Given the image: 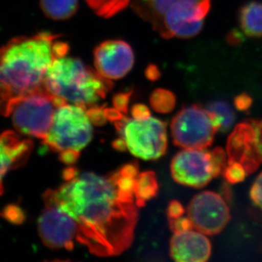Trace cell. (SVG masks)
<instances>
[{
	"label": "cell",
	"instance_id": "cell-3",
	"mask_svg": "<svg viewBox=\"0 0 262 262\" xmlns=\"http://www.w3.org/2000/svg\"><path fill=\"white\" fill-rule=\"evenodd\" d=\"M45 86L53 95L88 110L105 98L113 82L81 59L64 55L50 66Z\"/></svg>",
	"mask_w": 262,
	"mask_h": 262
},
{
	"label": "cell",
	"instance_id": "cell-14",
	"mask_svg": "<svg viewBox=\"0 0 262 262\" xmlns=\"http://www.w3.org/2000/svg\"><path fill=\"white\" fill-rule=\"evenodd\" d=\"M211 245L201 232L183 231L171 237L170 255L175 261L204 262L209 260Z\"/></svg>",
	"mask_w": 262,
	"mask_h": 262
},
{
	"label": "cell",
	"instance_id": "cell-34",
	"mask_svg": "<svg viewBox=\"0 0 262 262\" xmlns=\"http://www.w3.org/2000/svg\"><path fill=\"white\" fill-rule=\"evenodd\" d=\"M146 76H147L148 79L156 81L160 77V72L156 67H149L146 71Z\"/></svg>",
	"mask_w": 262,
	"mask_h": 262
},
{
	"label": "cell",
	"instance_id": "cell-19",
	"mask_svg": "<svg viewBox=\"0 0 262 262\" xmlns=\"http://www.w3.org/2000/svg\"><path fill=\"white\" fill-rule=\"evenodd\" d=\"M89 7L99 16L111 18L125 10L130 0H85Z\"/></svg>",
	"mask_w": 262,
	"mask_h": 262
},
{
	"label": "cell",
	"instance_id": "cell-21",
	"mask_svg": "<svg viewBox=\"0 0 262 262\" xmlns=\"http://www.w3.org/2000/svg\"><path fill=\"white\" fill-rule=\"evenodd\" d=\"M207 111L215 115L221 122V131L227 132L231 128L234 121V114L229 104L226 102H213L208 105Z\"/></svg>",
	"mask_w": 262,
	"mask_h": 262
},
{
	"label": "cell",
	"instance_id": "cell-13",
	"mask_svg": "<svg viewBox=\"0 0 262 262\" xmlns=\"http://www.w3.org/2000/svg\"><path fill=\"white\" fill-rule=\"evenodd\" d=\"M227 152L228 163L238 162L245 167L246 173H253L259 168L262 160L258 149L255 126L250 120L236 126L228 138Z\"/></svg>",
	"mask_w": 262,
	"mask_h": 262
},
{
	"label": "cell",
	"instance_id": "cell-16",
	"mask_svg": "<svg viewBox=\"0 0 262 262\" xmlns=\"http://www.w3.org/2000/svg\"><path fill=\"white\" fill-rule=\"evenodd\" d=\"M238 23L248 37H262V3L251 1L244 5L238 12Z\"/></svg>",
	"mask_w": 262,
	"mask_h": 262
},
{
	"label": "cell",
	"instance_id": "cell-5",
	"mask_svg": "<svg viewBox=\"0 0 262 262\" xmlns=\"http://www.w3.org/2000/svg\"><path fill=\"white\" fill-rule=\"evenodd\" d=\"M92 124L86 108L66 103L56 110L50 131L42 142L59 154L66 150L80 152L93 138Z\"/></svg>",
	"mask_w": 262,
	"mask_h": 262
},
{
	"label": "cell",
	"instance_id": "cell-31",
	"mask_svg": "<svg viewBox=\"0 0 262 262\" xmlns=\"http://www.w3.org/2000/svg\"><path fill=\"white\" fill-rule=\"evenodd\" d=\"M132 117L138 120H144L151 117L150 111L144 104H135L132 109Z\"/></svg>",
	"mask_w": 262,
	"mask_h": 262
},
{
	"label": "cell",
	"instance_id": "cell-18",
	"mask_svg": "<svg viewBox=\"0 0 262 262\" xmlns=\"http://www.w3.org/2000/svg\"><path fill=\"white\" fill-rule=\"evenodd\" d=\"M159 186L156 176L153 171H144L139 174L136 178L135 185V201L139 207H143L146 202L158 193Z\"/></svg>",
	"mask_w": 262,
	"mask_h": 262
},
{
	"label": "cell",
	"instance_id": "cell-27",
	"mask_svg": "<svg viewBox=\"0 0 262 262\" xmlns=\"http://www.w3.org/2000/svg\"><path fill=\"white\" fill-rule=\"evenodd\" d=\"M88 114H89V118L91 120L92 123L97 125V126L103 125L106 120H108L104 108L98 106V105L88 109Z\"/></svg>",
	"mask_w": 262,
	"mask_h": 262
},
{
	"label": "cell",
	"instance_id": "cell-23",
	"mask_svg": "<svg viewBox=\"0 0 262 262\" xmlns=\"http://www.w3.org/2000/svg\"><path fill=\"white\" fill-rule=\"evenodd\" d=\"M228 165L224 171V176L228 183L235 184L245 180V176L247 173L245 167L241 164L238 162H231L228 163Z\"/></svg>",
	"mask_w": 262,
	"mask_h": 262
},
{
	"label": "cell",
	"instance_id": "cell-29",
	"mask_svg": "<svg viewBox=\"0 0 262 262\" xmlns=\"http://www.w3.org/2000/svg\"><path fill=\"white\" fill-rule=\"evenodd\" d=\"M252 104V99L247 94L237 95L234 99V105L240 112H245L250 109Z\"/></svg>",
	"mask_w": 262,
	"mask_h": 262
},
{
	"label": "cell",
	"instance_id": "cell-17",
	"mask_svg": "<svg viewBox=\"0 0 262 262\" xmlns=\"http://www.w3.org/2000/svg\"><path fill=\"white\" fill-rule=\"evenodd\" d=\"M40 7L48 18L67 20L77 13L78 0H40Z\"/></svg>",
	"mask_w": 262,
	"mask_h": 262
},
{
	"label": "cell",
	"instance_id": "cell-24",
	"mask_svg": "<svg viewBox=\"0 0 262 262\" xmlns=\"http://www.w3.org/2000/svg\"><path fill=\"white\" fill-rule=\"evenodd\" d=\"M1 215L5 218V220L15 224H20L25 220V214L23 210L19 206L15 205H8L3 210Z\"/></svg>",
	"mask_w": 262,
	"mask_h": 262
},
{
	"label": "cell",
	"instance_id": "cell-9",
	"mask_svg": "<svg viewBox=\"0 0 262 262\" xmlns=\"http://www.w3.org/2000/svg\"><path fill=\"white\" fill-rule=\"evenodd\" d=\"M45 208L38 219V232L42 243L51 249L72 250L78 238L77 223L62 211L50 190L43 194Z\"/></svg>",
	"mask_w": 262,
	"mask_h": 262
},
{
	"label": "cell",
	"instance_id": "cell-12",
	"mask_svg": "<svg viewBox=\"0 0 262 262\" xmlns=\"http://www.w3.org/2000/svg\"><path fill=\"white\" fill-rule=\"evenodd\" d=\"M94 55L97 72L112 81L125 77L134 67V51L122 40L104 41L95 49Z\"/></svg>",
	"mask_w": 262,
	"mask_h": 262
},
{
	"label": "cell",
	"instance_id": "cell-26",
	"mask_svg": "<svg viewBox=\"0 0 262 262\" xmlns=\"http://www.w3.org/2000/svg\"><path fill=\"white\" fill-rule=\"evenodd\" d=\"M253 203L262 210V172L258 176L250 190Z\"/></svg>",
	"mask_w": 262,
	"mask_h": 262
},
{
	"label": "cell",
	"instance_id": "cell-15",
	"mask_svg": "<svg viewBox=\"0 0 262 262\" xmlns=\"http://www.w3.org/2000/svg\"><path fill=\"white\" fill-rule=\"evenodd\" d=\"M32 148V141L20 139L14 132L7 131L0 134V194L4 192V177L13 167L27 160Z\"/></svg>",
	"mask_w": 262,
	"mask_h": 262
},
{
	"label": "cell",
	"instance_id": "cell-8",
	"mask_svg": "<svg viewBox=\"0 0 262 262\" xmlns=\"http://www.w3.org/2000/svg\"><path fill=\"white\" fill-rule=\"evenodd\" d=\"M220 128L216 116L197 104L183 108L171 123L174 144L183 148H207Z\"/></svg>",
	"mask_w": 262,
	"mask_h": 262
},
{
	"label": "cell",
	"instance_id": "cell-20",
	"mask_svg": "<svg viewBox=\"0 0 262 262\" xmlns=\"http://www.w3.org/2000/svg\"><path fill=\"white\" fill-rule=\"evenodd\" d=\"M151 106L156 112L166 114L172 112L176 105V97L173 93L166 89L155 90L149 99Z\"/></svg>",
	"mask_w": 262,
	"mask_h": 262
},
{
	"label": "cell",
	"instance_id": "cell-22",
	"mask_svg": "<svg viewBox=\"0 0 262 262\" xmlns=\"http://www.w3.org/2000/svg\"><path fill=\"white\" fill-rule=\"evenodd\" d=\"M214 178L223 174L227 167V155L223 148L217 147L210 152Z\"/></svg>",
	"mask_w": 262,
	"mask_h": 262
},
{
	"label": "cell",
	"instance_id": "cell-10",
	"mask_svg": "<svg viewBox=\"0 0 262 262\" xmlns=\"http://www.w3.org/2000/svg\"><path fill=\"white\" fill-rule=\"evenodd\" d=\"M187 212L193 228L203 234L220 233L230 220L229 208L225 201L211 191H205L194 196Z\"/></svg>",
	"mask_w": 262,
	"mask_h": 262
},
{
	"label": "cell",
	"instance_id": "cell-4",
	"mask_svg": "<svg viewBox=\"0 0 262 262\" xmlns=\"http://www.w3.org/2000/svg\"><path fill=\"white\" fill-rule=\"evenodd\" d=\"M130 4L164 38L194 37L210 8V0H130Z\"/></svg>",
	"mask_w": 262,
	"mask_h": 262
},
{
	"label": "cell",
	"instance_id": "cell-32",
	"mask_svg": "<svg viewBox=\"0 0 262 262\" xmlns=\"http://www.w3.org/2000/svg\"><path fill=\"white\" fill-rule=\"evenodd\" d=\"M80 152L75 150H66L59 153V159L62 162L64 163L73 164L77 161V159L79 158Z\"/></svg>",
	"mask_w": 262,
	"mask_h": 262
},
{
	"label": "cell",
	"instance_id": "cell-28",
	"mask_svg": "<svg viewBox=\"0 0 262 262\" xmlns=\"http://www.w3.org/2000/svg\"><path fill=\"white\" fill-rule=\"evenodd\" d=\"M130 95H131V93H122V94H117L113 100L115 109H117L122 114L126 115L127 113V109H128Z\"/></svg>",
	"mask_w": 262,
	"mask_h": 262
},
{
	"label": "cell",
	"instance_id": "cell-6",
	"mask_svg": "<svg viewBox=\"0 0 262 262\" xmlns=\"http://www.w3.org/2000/svg\"><path fill=\"white\" fill-rule=\"evenodd\" d=\"M115 126L132 155L144 161L157 160L167 148L166 123L157 118H129L125 115L114 121Z\"/></svg>",
	"mask_w": 262,
	"mask_h": 262
},
{
	"label": "cell",
	"instance_id": "cell-33",
	"mask_svg": "<svg viewBox=\"0 0 262 262\" xmlns=\"http://www.w3.org/2000/svg\"><path fill=\"white\" fill-rule=\"evenodd\" d=\"M253 125L255 126V133H256V141H257L258 149L260 152V157L262 160V120H250Z\"/></svg>",
	"mask_w": 262,
	"mask_h": 262
},
{
	"label": "cell",
	"instance_id": "cell-2",
	"mask_svg": "<svg viewBox=\"0 0 262 262\" xmlns=\"http://www.w3.org/2000/svg\"><path fill=\"white\" fill-rule=\"evenodd\" d=\"M59 35L39 32L10 40L0 48V115L10 117L15 102L45 89L48 70L70 47Z\"/></svg>",
	"mask_w": 262,
	"mask_h": 262
},
{
	"label": "cell",
	"instance_id": "cell-7",
	"mask_svg": "<svg viewBox=\"0 0 262 262\" xmlns=\"http://www.w3.org/2000/svg\"><path fill=\"white\" fill-rule=\"evenodd\" d=\"M66 103L64 99L42 89L15 102L10 116L19 133L43 140L50 131L56 110Z\"/></svg>",
	"mask_w": 262,
	"mask_h": 262
},
{
	"label": "cell",
	"instance_id": "cell-11",
	"mask_svg": "<svg viewBox=\"0 0 262 262\" xmlns=\"http://www.w3.org/2000/svg\"><path fill=\"white\" fill-rule=\"evenodd\" d=\"M171 172L177 183L192 188H203L214 178L210 152L205 148H186L176 155Z\"/></svg>",
	"mask_w": 262,
	"mask_h": 262
},
{
	"label": "cell",
	"instance_id": "cell-1",
	"mask_svg": "<svg viewBox=\"0 0 262 262\" xmlns=\"http://www.w3.org/2000/svg\"><path fill=\"white\" fill-rule=\"evenodd\" d=\"M138 175L137 163L107 176L70 167L63 173L66 182L50 189L59 209L77 223V242L94 255H118L131 246L139 217L134 193Z\"/></svg>",
	"mask_w": 262,
	"mask_h": 262
},
{
	"label": "cell",
	"instance_id": "cell-30",
	"mask_svg": "<svg viewBox=\"0 0 262 262\" xmlns=\"http://www.w3.org/2000/svg\"><path fill=\"white\" fill-rule=\"evenodd\" d=\"M185 212L184 208L180 202L178 201H171L169 204L168 208H167V215H168L169 219H177V218L182 217L183 214Z\"/></svg>",
	"mask_w": 262,
	"mask_h": 262
},
{
	"label": "cell",
	"instance_id": "cell-25",
	"mask_svg": "<svg viewBox=\"0 0 262 262\" xmlns=\"http://www.w3.org/2000/svg\"><path fill=\"white\" fill-rule=\"evenodd\" d=\"M169 225L174 233H181L183 231L192 230L193 223L189 218L179 217L177 219H169Z\"/></svg>",
	"mask_w": 262,
	"mask_h": 262
}]
</instances>
